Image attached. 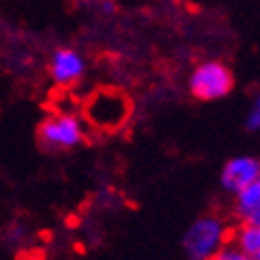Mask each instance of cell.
I'll list each match as a JSON object with an SVG mask.
<instances>
[{"label": "cell", "instance_id": "cell-1", "mask_svg": "<svg viewBox=\"0 0 260 260\" xmlns=\"http://www.w3.org/2000/svg\"><path fill=\"white\" fill-rule=\"evenodd\" d=\"M133 115V103L122 88L101 85L83 103L81 117L88 128L103 135H113L128 124Z\"/></svg>", "mask_w": 260, "mask_h": 260}, {"label": "cell", "instance_id": "cell-7", "mask_svg": "<svg viewBox=\"0 0 260 260\" xmlns=\"http://www.w3.org/2000/svg\"><path fill=\"white\" fill-rule=\"evenodd\" d=\"M233 215L239 224L260 226V181L233 194Z\"/></svg>", "mask_w": 260, "mask_h": 260}, {"label": "cell", "instance_id": "cell-6", "mask_svg": "<svg viewBox=\"0 0 260 260\" xmlns=\"http://www.w3.org/2000/svg\"><path fill=\"white\" fill-rule=\"evenodd\" d=\"M256 181H260V158L243 154L224 162L220 173V186L224 192L235 194Z\"/></svg>", "mask_w": 260, "mask_h": 260}, {"label": "cell", "instance_id": "cell-3", "mask_svg": "<svg viewBox=\"0 0 260 260\" xmlns=\"http://www.w3.org/2000/svg\"><path fill=\"white\" fill-rule=\"evenodd\" d=\"M231 243V229L215 213L201 215L181 237V247L188 260H213L224 245Z\"/></svg>", "mask_w": 260, "mask_h": 260}, {"label": "cell", "instance_id": "cell-10", "mask_svg": "<svg viewBox=\"0 0 260 260\" xmlns=\"http://www.w3.org/2000/svg\"><path fill=\"white\" fill-rule=\"evenodd\" d=\"M213 260H254V258L250 254L241 252L239 247H235L233 243H229V245L222 247V250L218 252V256H215Z\"/></svg>", "mask_w": 260, "mask_h": 260}, {"label": "cell", "instance_id": "cell-9", "mask_svg": "<svg viewBox=\"0 0 260 260\" xmlns=\"http://www.w3.org/2000/svg\"><path fill=\"white\" fill-rule=\"evenodd\" d=\"M245 126H247V130H252V133H260V92L254 96L250 109H247Z\"/></svg>", "mask_w": 260, "mask_h": 260}, {"label": "cell", "instance_id": "cell-8", "mask_svg": "<svg viewBox=\"0 0 260 260\" xmlns=\"http://www.w3.org/2000/svg\"><path fill=\"white\" fill-rule=\"evenodd\" d=\"M231 243L241 252L254 256L260 250V226L256 224H239L231 233Z\"/></svg>", "mask_w": 260, "mask_h": 260}, {"label": "cell", "instance_id": "cell-4", "mask_svg": "<svg viewBox=\"0 0 260 260\" xmlns=\"http://www.w3.org/2000/svg\"><path fill=\"white\" fill-rule=\"evenodd\" d=\"M188 90L201 103H215L235 90V75L222 60H203L188 75Z\"/></svg>", "mask_w": 260, "mask_h": 260}, {"label": "cell", "instance_id": "cell-2", "mask_svg": "<svg viewBox=\"0 0 260 260\" xmlns=\"http://www.w3.org/2000/svg\"><path fill=\"white\" fill-rule=\"evenodd\" d=\"M88 139V124L77 111L62 109L45 115L37 128V141L39 145L51 151V154H64L73 151L85 143Z\"/></svg>", "mask_w": 260, "mask_h": 260}, {"label": "cell", "instance_id": "cell-5", "mask_svg": "<svg viewBox=\"0 0 260 260\" xmlns=\"http://www.w3.org/2000/svg\"><path fill=\"white\" fill-rule=\"evenodd\" d=\"M85 73H88V60L77 47L62 45L49 53L47 75L58 88H73L85 77Z\"/></svg>", "mask_w": 260, "mask_h": 260}, {"label": "cell", "instance_id": "cell-11", "mask_svg": "<svg viewBox=\"0 0 260 260\" xmlns=\"http://www.w3.org/2000/svg\"><path fill=\"white\" fill-rule=\"evenodd\" d=\"M252 258H254V260H260V250H258V252H256V254H254Z\"/></svg>", "mask_w": 260, "mask_h": 260}]
</instances>
